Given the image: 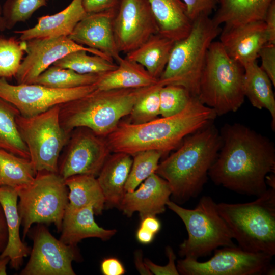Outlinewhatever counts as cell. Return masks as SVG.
Returning <instances> with one entry per match:
<instances>
[{
    "instance_id": "obj_1",
    "label": "cell",
    "mask_w": 275,
    "mask_h": 275,
    "mask_svg": "<svg viewBox=\"0 0 275 275\" xmlns=\"http://www.w3.org/2000/svg\"><path fill=\"white\" fill-rule=\"evenodd\" d=\"M219 133L222 146L208 177L215 185L238 194H263L266 176L274 173L273 143L240 123L226 124Z\"/></svg>"
},
{
    "instance_id": "obj_2",
    "label": "cell",
    "mask_w": 275,
    "mask_h": 275,
    "mask_svg": "<svg viewBox=\"0 0 275 275\" xmlns=\"http://www.w3.org/2000/svg\"><path fill=\"white\" fill-rule=\"evenodd\" d=\"M217 115L211 108L192 97L180 113L134 124L120 122L105 138L112 152L133 155L145 150H156L162 156L176 148L183 139L210 124Z\"/></svg>"
},
{
    "instance_id": "obj_3",
    "label": "cell",
    "mask_w": 275,
    "mask_h": 275,
    "mask_svg": "<svg viewBox=\"0 0 275 275\" xmlns=\"http://www.w3.org/2000/svg\"><path fill=\"white\" fill-rule=\"evenodd\" d=\"M222 143L219 131L211 123L190 134L159 163L155 173L169 184L173 202L182 204L201 193Z\"/></svg>"
},
{
    "instance_id": "obj_4",
    "label": "cell",
    "mask_w": 275,
    "mask_h": 275,
    "mask_svg": "<svg viewBox=\"0 0 275 275\" xmlns=\"http://www.w3.org/2000/svg\"><path fill=\"white\" fill-rule=\"evenodd\" d=\"M153 86L108 90L97 89L80 98L61 104V125L68 134L76 128L86 127L106 138L121 118L129 115L138 99Z\"/></svg>"
},
{
    "instance_id": "obj_5",
    "label": "cell",
    "mask_w": 275,
    "mask_h": 275,
    "mask_svg": "<svg viewBox=\"0 0 275 275\" xmlns=\"http://www.w3.org/2000/svg\"><path fill=\"white\" fill-rule=\"evenodd\" d=\"M219 214L242 249L275 254V188L252 202L217 204Z\"/></svg>"
},
{
    "instance_id": "obj_6",
    "label": "cell",
    "mask_w": 275,
    "mask_h": 275,
    "mask_svg": "<svg viewBox=\"0 0 275 275\" xmlns=\"http://www.w3.org/2000/svg\"><path fill=\"white\" fill-rule=\"evenodd\" d=\"M221 30L210 16L202 15L195 19L188 35L175 42L158 81L163 86H181L197 97L209 48Z\"/></svg>"
},
{
    "instance_id": "obj_7",
    "label": "cell",
    "mask_w": 275,
    "mask_h": 275,
    "mask_svg": "<svg viewBox=\"0 0 275 275\" xmlns=\"http://www.w3.org/2000/svg\"><path fill=\"white\" fill-rule=\"evenodd\" d=\"M244 68L231 58L219 41H213L206 57L198 99L217 116L237 111L244 100Z\"/></svg>"
},
{
    "instance_id": "obj_8",
    "label": "cell",
    "mask_w": 275,
    "mask_h": 275,
    "mask_svg": "<svg viewBox=\"0 0 275 275\" xmlns=\"http://www.w3.org/2000/svg\"><path fill=\"white\" fill-rule=\"evenodd\" d=\"M167 207L181 218L187 232L188 238L179 246L181 257L198 260L219 247L235 246L233 234L210 196L202 197L191 209L170 200Z\"/></svg>"
},
{
    "instance_id": "obj_9",
    "label": "cell",
    "mask_w": 275,
    "mask_h": 275,
    "mask_svg": "<svg viewBox=\"0 0 275 275\" xmlns=\"http://www.w3.org/2000/svg\"><path fill=\"white\" fill-rule=\"evenodd\" d=\"M16 189L23 239L34 223H53L61 232L68 203V189L58 173L37 172L31 184Z\"/></svg>"
},
{
    "instance_id": "obj_10",
    "label": "cell",
    "mask_w": 275,
    "mask_h": 275,
    "mask_svg": "<svg viewBox=\"0 0 275 275\" xmlns=\"http://www.w3.org/2000/svg\"><path fill=\"white\" fill-rule=\"evenodd\" d=\"M16 123L36 171L58 173L59 158L70 136L61 125L59 105L32 117L19 114Z\"/></svg>"
},
{
    "instance_id": "obj_11",
    "label": "cell",
    "mask_w": 275,
    "mask_h": 275,
    "mask_svg": "<svg viewBox=\"0 0 275 275\" xmlns=\"http://www.w3.org/2000/svg\"><path fill=\"white\" fill-rule=\"evenodd\" d=\"M205 262L190 258L177 261V268L183 275H261L274 274L271 264L272 256L251 252L239 246H223Z\"/></svg>"
},
{
    "instance_id": "obj_12",
    "label": "cell",
    "mask_w": 275,
    "mask_h": 275,
    "mask_svg": "<svg viewBox=\"0 0 275 275\" xmlns=\"http://www.w3.org/2000/svg\"><path fill=\"white\" fill-rule=\"evenodd\" d=\"M28 234L33 244L21 275H75L72 263L80 260L76 245L56 238L43 223H37Z\"/></svg>"
},
{
    "instance_id": "obj_13",
    "label": "cell",
    "mask_w": 275,
    "mask_h": 275,
    "mask_svg": "<svg viewBox=\"0 0 275 275\" xmlns=\"http://www.w3.org/2000/svg\"><path fill=\"white\" fill-rule=\"evenodd\" d=\"M110 152L105 138L87 128H76L61 153L58 173L64 180L76 175L97 177Z\"/></svg>"
},
{
    "instance_id": "obj_14",
    "label": "cell",
    "mask_w": 275,
    "mask_h": 275,
    "mask_svg": "<svg viewBox=\"0 0 275 275\" xmlns=\"http://www.w3.org/2000/svg\"><path fill=\"white\" fill-rule=\"evenodd\" d=\"M96 84L71 89H56L36 84L12 85L0 78V98L15 106L24 117L80 98L97 89Z\"/></svg>"
},
{
    "instance_id": "obj_15",
    "label": "cell",
    "mask_w": 275,
    "mask_h": 275,
    "mask_svg": "<svg viewBox=\"0 0 275 275\" xmlns=\"http://www.w3.org/2000/svg\"><path fill=\"white\" fill-rule=\"evenodd\" d=\"M114 38L120 53H127L158 33L148 0H120L113 22Z\"/></svg>"
},
{
    "instance_id": "obj_16",
    "label": "cell",
    "mask_w": 275,
    "mask_h": 275,
    "mask_svg": "<svg viewBox=\"0 0 275 275\" xmlns=\"http://www.w3.org/2000/svg\"><path fill=\"white\" fill-rule=\"evenodd\" d=\"M25 42L26 56L15 76L18 84H32L56 61L77 50H85L114 62L101 51L79 44L68 36L38 38Z\"/></svg>"
},
{
    "instance_id": "obj_17",
    "label": "cell",
    "mask_w": 275,
    "mask_h": 275,
    "mask_svg": "<svg viewBox=\"0 0 275 275\" xmlns=\"http://www.w3.org/2000/svg\"><path fill=\"white\" fill-rule=\"evenodd\" d=\"M117 9L88 14L68 37L79 44L101 51L117 63L122 58L116 46L113 28Z\"/></svg>"
},
{
    "instance_id": "obj_18",
    "label": "cell",
    "mask_w": 275,
    "mask_h": 275,
    "mask_svg": "<svg viewBox=\"0 0 275 275\" xmlns=\"http://www.w3.org/2000/svg\"><path fill=\"white\" fill-rule=\"evenodd\" d=\"M219 35L227 54L243 67L257 61L260 50L267 43L264 21L224 26Z\"/></svg>"
},
{
    "instance_id": "obj_19",
    "label": "cell",
    "mask_w": 275,
    "mask_h": 275,
    "mask_svg": "<svg viewBox=\"0 0 275 275\" xmlns=\"http://www.w3.org/2000/svg\"><path fill=\"white\" fill-rule=\"evenodd\" d=\"M172 191L168 182L156 173L145 180L133 191L126 192L119 206L128 217L138 212L141 219L166 210Z\"/></svg>"
},
{
    "instance_id": "obj_20",
    "label": "cell",
    "mask_w": 275,
    "mask_h": 275,
    "mask_svg": "<svg viewBox=\"0 0 275 275\" xmlns=\"http://www.w3.org/2000/svg\"><path fill=\"white\" fill-rule=\"evenodd\" d=\"M87 14L82 0H72L58 13L38 18L37 23L33 27L15 32L20 35L22 41L38 38L68 36Z\"/></svg>"
},
{
    "instance_id": "obj_21",
    "label": "cell",
    "mask_w": 275,
    "mask_h": 275,
    "mask_svg": "<svg viewBox=\"0 0 275 275\" xmlns=\"http://www.w3.org/2000/svg\"><path fill=\"white\" fill-rule=\"evenodd\" d=\"M18 194L16 188L0 186V204L6 221L8 239L1 257H8L11 267L17 270L21 266L24 258L28 257L31 249L23 243L20 235L21 221L18 213Z\"/></svg>"
},
{
    "instance_id": "obj_22",
    "label": "cell",
    "mask_w": 275,
    "mask_h": 275,
    "mask_svg": "<svg viewBox=\"0 0 275 275\" xmlns=\"http://www.w3.org/2000/svg\"><path fill=\"white\" fill-rule=\"evenodd\" d=\"M113 153L107 158L96 178L105 199V205L119 208L126 193L125 186L132 156L123 152Z\"/></svg>"
},
{
    "instance_id": "obj_23",
    "label": "cell",
    "mask_w": 275,
    "mask_h": 275,
    "mask_svg": "<svg viewBox=\"0 0 275 275\" xmlns=\"http://www.w3.org/2000/svg\"><path fill=\"white\" fill-rule=\"evenodd\" d=\"M94 214L92 206L76 209L66 208L59 239L66 244L76 245L87 238H98L102 240L111 238L117 231L100 227L95 221Z\"/></svg>"
},
{
    "instance_id": "obj_24",
    "label": "cell",
    "mask_w": 275,
    "mask_h": 275,
    "mask_svg": "<svg viewBox=\"0 0 275 275\" xmlns=\"http://www.w3.org/2000/svg\"><path fill=\"white\" fill-rule=\"evenodd\" d=\"M158 33L176 42L185 38L193 24L182 0H148Z\"/></svg>"
},
{
    "instance_id": "obj_25",
    "label": "cell",
    "mask_w": 275,
    "mask_h": 275,
    "mask_svg": "<svg viewBox=\"0 0 275 275\" xmlns=\"http://www.w3.org/2000/svg\"><path fill=\"white\" fill-rule=\"evenodd\" d=\"M273 0H217L212 18L216 25L231 26L263 21Z\"/></svg>"
},
{
    "instance_id": "obj_26",
    "label": "cell",
    "mask_w": 275,
    "mask_h": 275,
    "mask_svg": "<svg viewBox=\"0 0 275 275\" xmlns=\"http://www.w3.org/2000/svg\"><path fill=\"white\" fill-rule=\"evenodd\" d=\"M116 63L115 69L100 76L96 83L98 89L143 88L153 86L158 81L142 65L126 57H122Z\"/></svg>"
},
{
    "instance_id": "obj_27",
    "label": "cell",
    "mask_w": 275,
    "mask_h": 275,
    "mask_svg": "<svg viewBox=\"0 0 275 275\" xmlns=\"http://www.w3.org/2000/svg\"><path fill=\"white\" fill-rule=\"evenodd\" d=\"M243 91L252 105L259 109L265 108L270 114L271 127L275 129V98L273 84L257 63L252 62L243 66Z\"/></svg>"
},
{
    "instance_id": "obj_28",
    "label": "cell",
    "mask_w": 275,
    "mask_h": 275,
    "mask_svg": "<svg viewBox=\"0 0 275 275\" xmlns=\"http://www.w3.org/2000/svg\"><path fill=\"white\" fill-rule=\"evenodd\" d=\"M175 41L158 33L151 36L126 58L142 65L149 74L159 79L164 71Z\"/></svg>"
},
{
    "instance_id": "obj_29",
    "label": "cell",
    "mask_w": 275,
    "mask_h": 275,
    "mask_svg": "<svg viewBox=\"0 0 275 275\" xmlns=\"http://www.w3.org/2000/svg\"><path fill=\"white\" fill-rule=\"evenodd\" d=\"M68 189L66 208L76 209L92 206L95 214H100L105 207V199L96 177L76 175L64 180Z\"/></svg>"
},
{
    "instance_id": "obj_30",
    "label": "cell",
    "mask_w": 275,
    "mask_h": 275,
    "mask_svg": "<svg viewBox=\"0 0 275 275\" xmlns=\"http://www.w3.org/2000/svg\"><path fill=\"white\" fill-rule=\"evenodd\" d=\"M37 173L30 159L0 149V186L17 189L28 186Z\"/></svg>"
},
{
    "instance_id": "obj_31",
    "label": "cell",
    "mask_w": 275,
    "mask_h": 275,
    "mask_svg": "<svg viewBox=\"0 0 275 275\" xmlns=\"http://www.w3.org/2000/svg\"><path fill=\"white\" fill-rule=\"evenodd\" d=\"M19 114L15 106L0 98V149L30 159L16 123Z\"/></svg>"
},
{
    "instance_id": "obj_32",
    "label": "cell",
    "mask_w": 275,
    "mask_h": 275,
    "mask_svg": "<svg viewBox=\"0 0 275 275\" xmlns=\"http://www.w3.org/2000/svg\"><path fill=\"white\" fill-rule=\"evenodd\" d=\"M101 74L78 73L71 69L49 67L32 84L56 89H71L96 84Z\"/></svg>"
},
{
    "instance_id": "obj_33",
    "label": "cell",
    "mask_w": 275,
    "mask_h": 275,
    "mask_svg": "<svg viewBox=\"0 0 275 275\" xmlns=\"http://www.w3.org/2000/svg\"><path fill=\"white\" fill-rule=\"evenodd\" d=\"M85 50L71 52L56 61L53 66L71 69L82 74H102L115 69L117 64L103 57L89 55Z\"/></svg>"
},
{
    "instance_id": "obj_34",
    "label": "cell",
    "mask_w": 275,
    "mask_h": 275,
    "mask_svg": "<svg viewBox=\"0 0 275 275\" xmlns=\"http://www.w3.org/2000/svg\"><path fill=\"white\" fill-rule=\"evenodd\" d=\"M162 154L156 150H145L132 155V163L125 184L126 192L134 191L141 183L156 172Z\"/></svg>"
},
{
    "instance_id": "obj_35",
    "label": "cell",
    "mask_w": 275,
    "mask_h": 275,
    "mask_svg": "<svg viewBox=\"0 0 275 275\" xmlns=\"http://www.w3.org/2000/svg\"><path fill=\"white\" fill-rule=\"evenodd\" d=\"M162 86L163 85L158 81L138 99L129 114L130 123H146L160 115L159 91Z\"/></svg>"
},
{
    "instance_id": "obj_36",
    "label": "cell",
    "mask_w": 275,
    "mask_h": 275,
    "mask_svg": "<svg viewBox=\"0 0 275 275\" xmlns=\"http://www.w3.org/2000/svg\"><path fill=\"white\" fill-rule=\"evenodd\" d=\"M24 51L25 41L19 42L13 37L0 38V78L15 77Z\"/></svg>"
},
{
    "instance_id": "obj_37",
    "label": "cell",
    "mask_w": 275,
    "mask_h": 275,
    "mask_svg": "<svg viewBox=\"0 0 275 275\" xmlns=\"http://www.w3.org/2000/svg\"><path fill=\"white\" fill-rule=\"evenodd\" d=\"M48 0H6L2 6L4 30L12 29L17 23L28 20Z\"/></svg>"
},
{
    "instance_id": "obj_38",
    "label": "cell",
    "mask_w": 275,
    "mask_h": 275,
    "mask_svg": "<svg viewBox=\"0 0 275 275\" xmlns=\"http://www.w3.org/2000/svg\"><path fill=\"white\" fill-rule=\"evenodd\" d=\"M193 96L183 87L177 85H167L159 91L160 115L166 117L181 112Z\"/></svg>"
},
{
    "instance_id": "obj_39",
    "label": "cell",
    "mask_w": 275,
    "mask_h": 275,
    "mask_svg": "<svg viewBox=\"0 0 275 275\" xmlns=\"http://www.w3.org/2000/svg\"><path fill=\"white\" fill-rule=\"evenodd\" d=\"M192 21L202 15L210 16L217 6V0H182Z\"/></svg>"
},
{
    "instance_id": "obj_40",
    "label": "cell",
    "mask_w": 275,
    "mask_h": 275,
    "mask_svg": "<svg viewBox=\"0 0 275 275\" xmlns=\"http://www.w3.org/2000/svg\"><path fill=\"white\" fill-rule=\"evenodd\" d=\"M166 252L168 258V263L165 266L158 265L151 260L146 259L144 260L145 264L151 272L155 275H178L177 265L175 264L176 255L171 247L167 246Z\"/></svg>"
},
{
    "instance_id": "obj_41",
    "label": "cell",
    "mask_w": 275,
    "mask_h": 275,
    "mask_svg": "<svg viewBox=\"0 0 275 275\" xmlns=\"http://www.w3.org/2000/svg\"><path fill=\"white\" fill-rule=\"evenodd\" d=\"M259 57L261 58L260 67L275 85V44L266 43L260 50Z\"/></svg>"
},
{
    "instance_id": "obj_42",
    "label": "cell",
    "mask_w": 275,
    "mask_h": 275,
    "mask_svg": "<svg viewBox=\"0 0 275 275\" xmlns=\"http://www.w3.org/2000/svg\"><path fill=\"white\" fill-rule=\"evenodd\" d=\"M120 0H82L87 14L96 13L117 8Z\"/></svg>"
},
{
    "instance_id": "obj_43",
    "label": "cell",
    "mask_w": 275,
    "mask_h": 275,
    "mask_svg": "<svg viewBox=\"0 0 275 275\" xmlns=\"http://www.w3.org/2000/svg\"><path fill=\"white\" fill-rule=\"evenodd\" d=\"M100 269L104 275H123L126 272L121 262L114 257L103 259L101 263Z\"/></svg>"
},
{
    "instance_id": "obj_44",
    "label": "cell",
    "mask_w": 275,
    "mask_h": 275,
    "mask_svg": "<svg viewBox=\"0 0 275 275\" xmlns=\"http://www.w3.org/2000/svg\"><path fill=\"white\" fill-rule=\"evenodd\" d=\"M265 25L267 43L275 44V0L270 5L265 14Z\"/></svg>"
},
{
    "instance_id": "obj_45",
    "label": "cell",
    "mask_w": 275,
    "mask_h": 275,
    "mask_svg": "<svg viewBox=\"0 0 275 275\" xmlns=\"http://www.w3.org/2000/svg\"><path fill=\"white\" fill-rule=\"evenodd\" d=\"M140 227H142L154 234H157L161 228V224L154 215H148L141 219Z\"/></svg>"
},
{
    "instance_id": "obj_46",
    "label": "cell",
    "mask_w": 275,
    "mask_h": 275,
    "mask_svg": "<svg viewBox=\"0 0 275 275\" xmlns=\"http://www.w3.org/2000/svg\"><path fill=\"white\" fill-rule=\"evenodd\" d=\"M8 239L7 226L3 208L0 204V254L6 248Z\"/></svg>"
},
{
    "instance_id": "obj_47",
    "label": "cell",
    "mask_w": 275,
    "mask_h": 275,
    "mask_svg": "<svg viewBox=\"0 0 275 275\" xmlns=\"http://www.w3.org/2000/svg\"><path fill=\"white\" fill-rule=\"evenodd\" d=\"M155 234L150 231L140 227L136 233V238L138 241L143 244H148L152 242Z\"/></svg>"
},
{
    "instance_id": "obj_48",
    "label": "cell",
    "mask_w": 275,
    "mask_h": 275,
    "mask_svg": "<svg viewBox=\"0 0 275 275\" xmlns=\"http://www.w3.org/2000/svg\"><path fill=\"white\" fill-rule=\"evenodd\" d=\"M135 264L137 270L142 274H152L142 260V253L139 251L135 254Z\"/></svg>"
},
{
    "instance_id": "obj_49",
    "label": "cell",
    "mask_w": 275,
    "mask_h": 275,
    "mask_svg": "<svg viewBox=\"0 0 275 275\" xmlns=\"http://www.w3.org/2000/svg\"><path fill=\"white\" fill-rule=\"evenodd\" d=\"M10 262L8 257H0V275L7 274V266Z\"/></svg>"
},
{
    "instance_id": "obj_50",
    "label": "cell",
    "mask_w": 275,
    "mask_h": 275,
    "mask_svg": "<svg viewBox=\"0 0 275 275\" xmlns=\"http://www.w3.org/2000/svg\"><path fill=\"white\" fill-rule=\"evenodd\" d=\"M4 31L2 13V6L0 4V31Z\"/></svg>"
}]
</instances>
